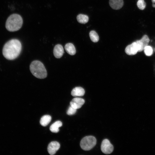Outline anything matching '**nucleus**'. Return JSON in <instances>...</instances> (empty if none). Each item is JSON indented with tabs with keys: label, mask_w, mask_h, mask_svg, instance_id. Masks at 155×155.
Returning a JSON list of instances; mask_svg holds the SVG:
<instances>
[{
	"label": "nucleus",
	"mask_w": 155,
	"mask_h": 155,
	"mask_svg": "<svg viewBox=\"0 0 155 155\" xmlns=\"http://www.w3.org/2000/svg\"><path fill=\"white\" fill-rule=\"evenodd\" d=\"M22 48L20 42L17 39H13L7 42L3 49V54L7 59L14 60L20 55Z\"/></svg>",
	"instance_id": "nucleus-1"
},
{
	"label": "nucleus",
	"mask_w": 155,
	"mask_h": 155,
	"mask_svg": "<svg viewBox=\"0 0 155 155\" xmlns=\"http://www.w3.org/2000/svg\"><path fill=\"white\" fill-rule=\"evenodd\" d=\"M23 20L19 15L14 14L8 18L6 23L7 29L10 32H15L19 30L22 27Z\"/></svg>",
	"instance_id": "nucleus-2"
},
{
	"label": "nucleus",
	"mask_w": 155,
	"mask_h": 155,
	"mask_svg": "<svg viewBox=\"0 0 155 155\" xmlns=\"http://www.w3.org/2000/svg\"><path fill=\"white\" fill-rule=\"evenodd\" d=\"M30 71L33 75L39 79H44L47 76V72L44 64L38 60L32 62L30 66Z\"/></svg>",
	"instance_id": "nucleus-3"
},
{
	"label": "nucleus",
	"mask_w": 155,
	"mask_h": 155,
	"mask_svg": "<svg viewBox=\"0 0 155 155\" xmlns=\"http://www.w3.org/2000/svg\"><path fill=\"white\" fill-rule=\"evenodd\" d=\"M97 140L95 137L88 136L83 138L80 142V146L85 150H89L92 149L96 145Z\"/></svg>",
	"instance_id": "nucleus-4"
},
{
	"label": "nucleus",
	"mask_w": 155,
	"mask_h": 155,
	"mask_svg": "<svg viewBox=\"0 0 155 155\" xmlns=\"http://www.w3.org/2000/svg\"><path fill=\"white\" fill-rule=\"evenodd\" d=\"M101 149L103 153L106 154H109L113 151L114 147L110 141L107 139H105L102 142Z\"/></svg>",
	"instance_id": "nucleus-5"
},
{
	"label": "nucleus",
	"mask_w": 155,
	"mask_h": 155,
	"mask_svg": "<svg viewBox=\"0 0 155 155\" xmlns=\"http://www.w3.org/2000/svg\"><path fill=\"white\" fill-rule=\"evenodd\" d=\"M150 40L147 36L145 35L142 39L136 42L138 49V52H141L144 50V48L147 46L150 42Z\"/></svg>",
	"instance_id": "nucleus-6"
},
{
	"label": "nucleus",
	"mask_w": 155,
	"mask_h": 155,
	"mask_svg": "<svg viewBox=\"0 0 155 155\" xmlns=\"http://www.w3.org/2000/svg\"><path fill=\"white\" fill-rule=\"evenodd\" d=\"M60 147V144L57 141L50 142L48 146V150L50 154L53 155L56 154Z\"/></svg>",
	"instance_id": "nucleus-7"
},
{
	"label": "nucleus",
	"mask_w": 155,
	"mask_h": 155,
	"mask_svg": "<svg viewBox=\"0 0 155 155\" xmlns=\"http://www.w3.org/2000/svg\"><path fill=\"white\" fill-rule=\"evenodd\" d=\"M126 53L129 55H134L138 52V49L136 42L128 46L125 48Z\"/></svg>",
	"instance_id": "nucleus-8"
},
{
	"label": "nucleus",
	"mask_w": 155,
	"mask_h": 155,
	"mask_svg": "<svg viewBox=\"0 0 155 155\" xmlns=\"http://www.w3.org/2000/svg\"><path fill=\"white\" fill-rule=\"evenodd\" d=\"M85 103V100L80 98H74L70 103V105L76 109H78L81 107Z\"/></svg>",
	"instance_id": "nucleus-9"
},
{
	"label": "nucleus",
	"mask_w": 155,
	"mask_h": 155,
	"mask_svg": "<svg viewBox=\"0 0 155 155\" xmlns=\"http://www.w3.org/2000/svg\"><path fill=\"white\" fill-rule=\"evenodd\" d=\"M109 5L114 10H118L123 6V0H109Z\"/></svg>",
	"instance_id": "nucleus-10"
},
{
	"label": "nucleus",
	"mask_w": 155,
	"mask_h": 155,
	"mask_svg": "<svg viewBox=\"0 0 155 155\" xmlns=\"http://www.w3.org/2000/svg\"><path fill=\"white\" fill-rule=\"evenodd\" d=\"M64 50L62 46L60 44L56 45L54 50V56L57 58H60L63 55Z\"/></svg>",
	"instance_id": "nucleus-11"
},
{
	"label": "nucleus",
	"mask_w": 155,
	"mask_h": 155,
	"mask_svg": "<svg viewBox=\"0 0 155 155\" xmlns=\"http://www.w3.org/2000/svg\"><path fill=\"white\" fill-rule=\"evenodd\" d=\"M85 91L83 88L77 87L72 90L71 94L73 97L83 96L85 95Z\"/></svg>",
	"instance_id": "nucleus-12"
},
{
	"label": "nucleus",
	"mask_w": 155,
	"mask_h": 155,
	"mask_svg": "<svg viewBox=\"0 0 155 155\" xmlns=\"http://www.w3.org/2000/svg\"><path fill=\"white\" fill-rule=\"evenodd\" d=\"M65 49L67 52L70 55H74L76 53V50L74 45L72 43H68L66 45Z\"/></svg>",
	"instance_id": "nucleus-13"
},
{
	"label": "nucleus",
	"mask_w": 155,
	"mask_h": 155,
	"mask_svg": "<svg viewBox=\"0 0 155 155\" xmlns=\"http://www.w3.org/2000/svg\"><path fill=\"white\" fill-rule=\"evenodd\" d=\"M61 121H58L53 123L50 127V130L53 133H57L59 131V128L62 126Z\"/></svg>",
	"instance_id": "nucleus-14"
},
{
	"label": "nucleus",
	"mask_w": 155,
	"mask_h": 155,
	"mask_svg": "<svg viewBox=\"0 0 155 155\" xmlns=\"http://www.w3.org/2000/svg\"><path fill=\"white\" fill-rule=\"evenodd\" d=\"M52 117L50 115H44L40 119V124L43 126H46L50 123Z\"/></svg>",
	"instance_id": "nucleus-15"
},
{
	"label": "nucleus",
	"mask_w": 155,
	"mask_h": 155,
	"mask_svg": "<svg viewBox=\"0 0 155 155\" xmlns=\"http://www.w3.org/2000/svg\"><path fill=\"white\" fill-rule=\"evenodd\" d=\"M77 19L79 23L85 24L88 22L89 18L86 15L79 14L77 16Z\"/></svg>",
	"instance_id": "nucleus-16"
},
{
	"label": "nucleus",
	"mask_w": 155,
	"mask_h": 155,
	"mask_svg": "<svg viewBox=\"0 0 155 155\" xmlns=\"http://www.w3.org/2000/svg\"><path fill=\"white\" fill-rule=\"evenodd\" d=\"M89 36L91 41L95 43L98 42L99 36L97 33L95 31H92L89 33Z\"/></svg>",
	"instance_id": "nucleus-17"
},
{
	"label": "nucleus",
	"mask_w": 155,
	"mask_h": 155,
	"mask_svg": "<svg viewBox=\"0 0 155 155\" xmlns=\"http://www.w3.org/2000/svg\"><path fill=\"white\" fill-rule=\"evenodd\" d=\"M144 52L146 56H151L153 54V50L150 46H147L144 49Z\"/></svg>",
	"instance_id": "nucleus-18"
},
{
	"label": "nucleus",
	"mask_w": 155,
	"mask_h": 155,
	"mask_svg": "<svg viewBox=\"0 0 155 155\" xmlns=\"http://www.w3.org/2000/svg\"><path fill=\"white\" fill-rule=\"evenodd\" d=\"M137 6L140 10H144L146 7V3L144 0H138L137 3Z\"/></svg>",
	"instance_id": "nucleus-19"
},
{
	"label": "nucleus",
	"mask_w": 155,
	"mask_h": 155,
	"mask_svg": "<svg viewBox=\"0 0 155 155\" xmlns=\"http://www.w3.org/2000/svg\"><path fill=\"white\" fill-rule=\"evenodd\" d=\"M76 109L70 106L67 111V113L68 115H74L76 112Z\"/></svg>",
	"instance_id": "nucleus-20"
},
{
	"label": "nucleus",
	"mask_w": 155,
	"mask_h": 155,
	"mask_svg": "<svg viewBox=\"0 0 155 155\" xmlns=\"http://www.w3.org/2000/svg\"><path fill=\"white\" fill-rule=\"evenodd\" d=\"M152 7L154 8H155V0H152Z\"/></svg>",
	"instance_id": "nucleus-21"
},
{
	"label": "nucleus",
	"mask_w": 155,
	"mask_h": 155,
	"mask_svg": "<svg viewBox=\"0 0 155 155\" xmlns=\"http://www.w3.org/2000/svg\"><path fill=\"white\" fill-rule=\"evenodd\" d=\"M154 51L155 52V48H154Z\"/></svg>",
	"instance_id": "nucleus-22"
}]
</instances>
